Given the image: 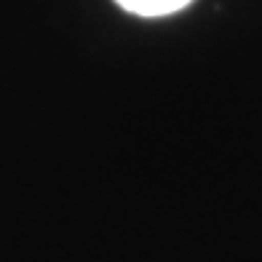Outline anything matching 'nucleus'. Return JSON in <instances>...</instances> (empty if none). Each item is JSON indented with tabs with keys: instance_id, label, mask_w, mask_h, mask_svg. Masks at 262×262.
Here are the masks:
<instances>
[{
	"instance_id": "f257e3e1",
	"label": "nucleus",
	"mask_w": 262,
	"mask_h": 262,
	"mask_svg": "<svg viewBox=\"0 0 262 262\" xmlns=\"http://www.w3.org/2000/svg\"><path fill=\"white\" fill-rule=\"evenodd\" d=\"M115 3L139 16H163V14H174V11L185 8L190 0H115Z\"/></svg>"
}]
</instances>
